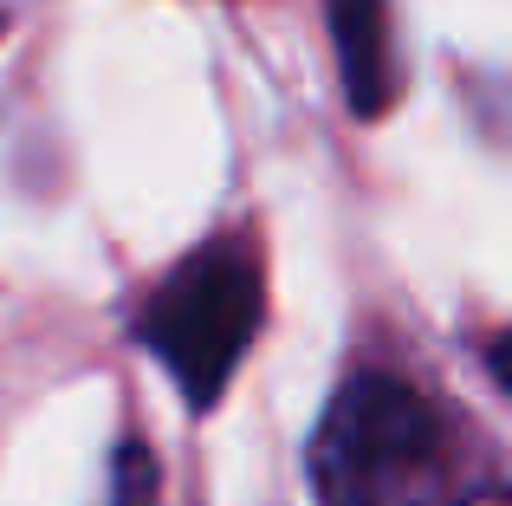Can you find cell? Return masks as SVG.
Instances as JSON below:
<instances>
[{
  "mask_svg": "<svg viewBox=\"0 0 512 506\" xmlns=\"http://www.w3.org/2000/svg\"><path fill=\"white\" fill-rule=\"evenodd\" d=\"M312 487L325 506H461L467 422L389 370H357L318 416Z\"/></svg>",
  "mask_w": 512,
  "mask_h": 506,
  "instance_id": "1",
  "label": "cell"
},
{
  "mask_svg": "<svg viewBox=\"0 0 512 506\" xmlns=\"http://www.w3.org/2000/svg\"><path fill=\"white\" fill-rule=\"evenodd\" d=\"M260 318H266L260 247L247 234H221L156 279L130 338L175 377L188 409H214L221 390L234 383Z\"/></svg>",
  "mask_w": 512,
  "mask_h": 506,
  "instance_id": "2",
  "label": "cell"
},
{
  "mask_svg": "<svg viewBox=\"0 0 512 506\" xmlns=\"http://www.w3.org/2000/svg\"><path fill=\"white\" fill-rule=\"evenodd\" d=\"M325 26H331V46H338L344 104L357 117H383L402 91L396 39H389V7L383 0H325Z\"/></svg>",
  "mask_w": 512,
  "mask_h": 506,
  "instance_id": "3",
  "label": "cell"
},
{
  "mask_svg": "<svg viewBox=\"0 0 512 506\" xmlns=\"http://www.w3.org/2000/svg\"><path fill=\"white\" fill-rule=\"evenodd\" d=\"M156 481H163V468H156L150 448L124 442L111 461V506H156Z\"/></svg>",
  "mask_w": 512,
  "mask_h": 506,
  "instance_id": "4",
  "label": "cell"
}]
</instances>
